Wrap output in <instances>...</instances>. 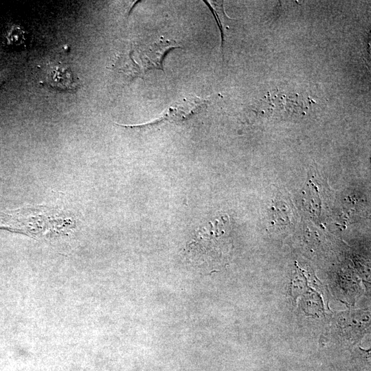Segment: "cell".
I'll list each match as a JSON object with an SVG mask.
<instances>
[{
  "mask_svg": "<svg viewBox=\"0 0 371 371\" xmlns=\"http://www.w3.org/2000/svg\"><path fill=\"white\" fill-rule=\"evenodd\" d=\"M7 74H8L5 71L0 72V85H1L5 80Z\"/></svg>",
  "mask_w": 371,
  "mask_h": 371,
  "instance_id": "5",
  "label": "cell"
},
{
  "mask_svg": "<svg viewBox=\"0 0 371 371\" xmlns=\"http://www.w3.org/2000/svg\"><path fill=\"white\" fill-rule=\"evenodd\" d=\"M181 47L175 41L164 39L162 37L149 45L138 46L133 53L140 60L142 74L150 69H156L163 71V60L170 50Z\"/></svg>",
  "mask_w": 371,
  "mask_h": 371,
  "instance_id": "3",
  "label": "cell"
},
{
  "mask_svg": "<svg viewBox=\"0 0 371 371\" xmlns=\"http://www.w3.org/2000/svg\"><path fill=\"white\" fill-rule=\"evenodd\" d=\"M208 100L200 98H183L168 106L156 120L139 125L127 126L120 125L130 128H144L160 124L163 122H181L196 115L203 110L207 104Z\"/></svg>",
  "mask_w": 371,
  "mask_h": 371,
  "instance_id": "2",
  "label": "cell"
},
{
  "mask_svg": "<svg viewBox=\"0 0 371 371\" xmlns=\"http://www.w3.org/2000/svg\"><path fill=\"white\" fill-rule=\"evenodd\" d=\"M49 86L61 91H74L78 87V82L70 68L62 63L54 66L46 77Z\"/></svg>",
  "mask_w": 371,
  "mask_h": 371,
  "instance_id": "4",
  "label": "cell"
},
{
  "mask_svg": "<svg viewBox=\"0 0 371 371\" xmlns=\"http://www.w3.org/2000/svg\"><path fill=\"white\" fill-rule=\"evenodd\" d=\"M76 221L58 209L47 206H25L3 214L0 229L38 238L68 234Z\"/></svg>",
  "mask_w": 371,
  "mask_h": 371,
  "instance_id": "1",
  "label": "cell"
}]
</instances>
